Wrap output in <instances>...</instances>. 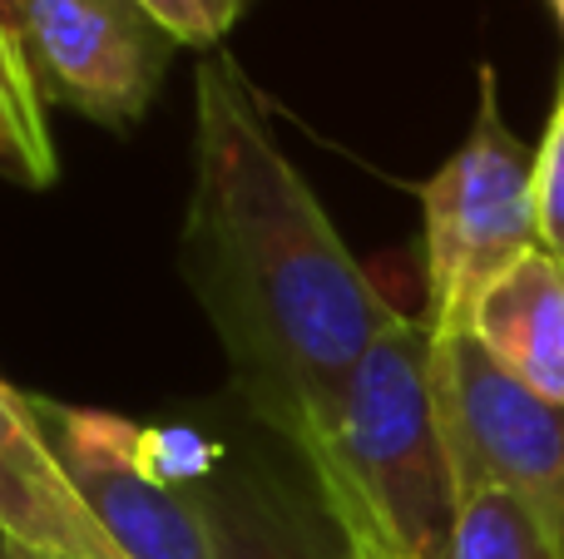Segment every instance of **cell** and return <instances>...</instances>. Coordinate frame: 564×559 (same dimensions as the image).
I'll use <instances>...</instances> for the list:
<instances>
[{
  "label": "cell",
  "instance_id": "6da1fadb",
  "mask_svg": "<svg viewBox=\"0 0 564 559\" xmlns=\"http://www.w3.org/2000/svg\"><path fill=\"white\" fill-rule=\"evenodd\" d=\"M184 283L243 406L292 451L332 431L367 347L397 317L278 149L234 55L198 65Z\"/></svg>",
  "mask_w": 564,
  "mask_h": 559
},
{
  "label": "cell",
  "instance_id": "7a4b0ae2",
  "mask_svg": "<svg viewBox=\"0 0 564 559\" xmlns=\"http://www.w3.org/2000/svg\"><path fill=\"white\" fill-rule=\"evenodd\" d=\"M297 456L347 535L397 559H446L460 495L436 412V337L421 317H391L332 431Z\"/></svg>",
  "mask_w": 564,
  "mask_h": 559
},
{
  "label": "cell",
  "instance_id": "3957f363",
  "mask_svg": "<svg viewBox=\"0 0 564 559\" xmlns=\"http://www.w3.org/2000/svg\"><path fill=\"white\" fill-rule=\"evenodd\" d=\"M426 223V317L431 337L476 327L486 293L540 248L535 149L506 129L496 69L480 65L476 124L466 144L421 184Z\"/></svg>",
  "mask_w": 564,
  "mask_h": 559
},
{
  "label": "cell",
  "instance_id": "277c9868",
  "mask_svg": "<svg viewBox=\"0 0 564 559\" xmlns=\"http://www.w3.org/2000/svg\"><path fill=\"white\" fill-rule=\"evenodd\" d=\"M436 412L456 495L510 491L564 559V406L506 372L476 332L436 337Z\"/></svg>",
  "mask_w": 564,
  "mask_h": 559
},
{
  "label": "cell",
  "instance_id": "5b68a950",
  "mask_svg": "<svg viewBox=\"0 0 564 559\" xmlns=\"http://www.w3.org/2000/svg\"><path fill=\"white\" fill-rule=\"evenodd\" d=\"M45 105L129 129L164 85L174 40L134 0H0Z\"/></svg>",
  "mask_w": 564,
  "mask_h": 559
},
{
  "label": "cell",
  "instance_id": "8992f818",
  "mask_svg": "<svg viewBox=\"0 0 564 559\" xmlns=\"http://www.w3.org/2000/svg\"><path fill=\"white\" fill-rule=\"evenodd\" d=\"M59 471L124 559H214L194 485H174L144 461V431L105 412L30 396Z\"/></svg>",
  "mask_w": 564,
  "mask_h": 559
},
{
  "label": "cell",
  "instance_id": "52a82bcc",
  "mask_svg": "<svg viewBox=\"0 0 564 559\" xmlns=\"http://www.w3.org/2000/svg\"><path fill=\"white\" fill-rule=\"evenodd\" d=\"M214 559H357L312 471L282 475L273 461H218L194 481Z\"/></svg>",
  "mask_w": 564,
  "mask_h": 559
},
{
  "label": "cell",
  "instance_id": "ba28073f",
  "mask_svg": "<svg viewBox=\"0 0 564 559\" xmlns=\"http://www.w3.org/2000/svg\"><path fill=\"white\" fill-rule=\"evenodd\" d=\"M0 530L35 550L124 559L59 471L30 396L15 392L6 376H0Z\"/></svg>",
  "mask_w": 564,
  "mask_h": 559
},
{
  "label": "cell",
  "instance_id": "9c48e42d",
  "mask_svg": "<svg viewBox=\"0 0 564 559\" xmlns=\"http://www.w3.org/2000/svg\"><path fill=\"white\" fill-rule=\"evenodd\" d=\"M476 342L530 392L564 406V263L545 248L516 263L476 313Z\"/></svg>",
  "mask_w": 564,
  "mask_h": 559
},
{
  "label": "cell",
  "instance_id": "30bf717a",
  "mask_svg": "<svg viewBox=\"0 0 564 559\" xmlns=\"http://www.w3.org/2000/svg\"><path fill=\"white\" fill-rule=\"evenodd\" d=\"M55 174L59 158L45 124V99L20 59L15 35L0 20V178L25 188H50Z\"/></svg>",
  "mask_w": 564,
  "mask_h": 559
},
{
  "label": "cell",
  "instance_id": "8fae6325",
  "mask_svg": "<svg viewBox=\"0 0 564 559\" xmlns=\"http://www.w3.org/2000/svg\"><path fill=\"white\" fill-rule=\"evenodd\" d=\"M446 559H560V550L520 495L486 485L456 501Z\"/></svg>",
  "mask_w": 564,
  "mask_h": 559
},
{
  "label": "cell",
  "instance_id": "7c38bea8",
  "mask_svg": "<svg viewBox=\"0 0 564 559\" xmlns=\"http://www.w3.org/2000/svg\"><path fill=\"white\" fill-rule=\"evenodd\" d=\"M174 45H218L228 40V30L243 20L248 0H134Z\"/></svg>",
  "mask_w": 564,
  "mask_h": 559
},
{
  "label": "cell",
  "instance_id": "4fadbf2b",
  "mask_svg": "<svg viewBox=\"0 0 564 559\" xmlns=\"http://www.w3.org/2000/svg\"><path fill=\"white\" fill-rule=\"evenodd\" d=\"M535 204H540V248L564 263V85L545 139L535 149Z\"/></svg>",
  "mask_w": 564,
  "mask_h": 559
},
{
  "label": "cell",
  "instance_id": "5bb4252c",
  "mask_svg": "<svg viewBox=\"0 0 564 559\" xmlns=\"http://www.w3.org/2000/svg\"><path fill=\"white\" fill-rule=\"evenodd\" d=\"M10 559H85V555H59V550H35V545H20L10 535Z\"/></svg>",
  "mask_w": 564,
  "mask_h": 559
},
{
  "label": "cell",
  "instance_id": "9a60e30c",
  "mask_svg": "<svg viewBox=\"0 0 564 559\" xmlns=\"http://www.w3.org/2000/svg\"><path fill=\"white\" fill-rule=\"evenodd\" d=\"M347 540H351V555H357V559H397L391 550H381V545H371V540H357V535H347Z\"/></svg>",
  "mask_w": 564,
  "mask_h": 559
},
{
  "label": "cell",
  "instance_id": "2e32d148",
  "mask_svg": "<svg viewBox=\"0 0 564 559\" xmlns=\"http://www.w3.org/2000/svg\"><path fill=\"white\" fill-rule=\"evenodd\" d=\"M550 10H555V20H560V30H564V0H550Z\"/></svg>",
  "mask_w": 564,
  "mask_h": 559
},
{
  "label": "cell",
  "instance_id": "e0dca14e",
  "mask_svg": "<svg viewBox=\"0 0 564 559\" xmlns=\"http://www.w3.org/2000/svg\"><path fill=\"white\" fill-rule=\"evenodd\" d=\"M0 559H10V535L0 530Z\"/></svg>",
  "mask_w": 564,
  "mask_h": 559
}]
</instances>
